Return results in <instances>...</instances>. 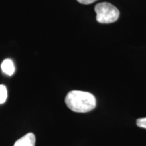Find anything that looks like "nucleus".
<instances>
[{
	"instance_id": "5",
	"label": "nucleus",
	"mask_w": 146,
	"mask_h": 146,
	"mask_svg": "<svg viewBox=\"0 0 146 146\" xmlns=\"http://www.w3.org/2000/svg\"><path fill=\"white\" fill-rule=\"evenodd\" d=\"M7 96H8V94H7V89L5 85H0V104H3L6 101Z\"/></svg>"
},
{
	"instance_id": "1",
	"label": "nucleus",
	"mask_w": 146,
	"mask_h": 146,
	"mask_svg": "<svg viewBox=\"0 0 146 146\" xmlns=\"http://www.w3.org/2000/svg\"><path fill=\"white\" fill-rule=\"evenodd\" d=\"M65 103L73 112L85 113L90 112L96 108V99L91 93L73 90L66 95Z\"/></svg>"
},
{
	"instance_id": "3",
	"label": "nucleus",
	"mask_w": 146,
	"mask_h": 146,
	"mask_svg": "<svg viewBox=\"0 0 146 146\" xmlns=\"http://www.w3.org/2000/svg\"><path fill=\"white\" fill-rule=\"evenodd\" d=\"M35 136L33 133H29L20 138L14 144V146H35Z\"/></svg>"
},
{
	"instance_id": "4",
	"label": "nucleus",
	"mask_w": 146,
	"mask_h": 146,
	"mask_svg": "<svg viewBox=\"0 0 146 146\" xmlns=\"http://www.w3.org/2000/svg\"><path fill=\"white\" fill-rule=\"evenodd\" d=\"M1 70L3 72L8 76H12L15 72V67L12 60L5 59L3 61L1 65Z\"/></svg>"
},
{
	"instance_id": "2",
	"label": "nucleus",
	"mask_w": 146,
	"mask_h": 146,
	"mask_svg": "<svg viewBox=\"0 0 146 146\" xmlns=\"http://www.w3.org/2000/svg\"><path fill=\"white\" fill-rule=\"evenodd\" d=\"M96 20L102 24H109L116 22L120 16L119 10L108 2L98 3L95 6Z\"/></svg>"
},
{
	"instance_id": "6",
	"label": "nucleus",
	"mask_w": 146,
	"mask_h": 146,
	"mask_svg": "<svg viewBox=\"0 0 146 146\" xmlns=\"http://www.w3.org/2000/svg\"><path fill=\"white\" fill-rule=\"evenodd\" d=\"M136 123L137 125L139 127L146 129V117L139 118V119L137 120Z\"/></svg>"
},
{
	"instance_id": "7",
	"label": "nucleus",
	"mask_w": 146,
	"mask_h": 146,
	"mask_svg": "<svg viewBox=\"0 0 146 146\" xmlns=\"http://www.w3.org/2000/svg\"><path fill=\"white\" fill-rule=\"evenodd\" d=\"M97 0H77V1L82 4H90V3L95 2Z\"/></svg>"
}]
</instances>
